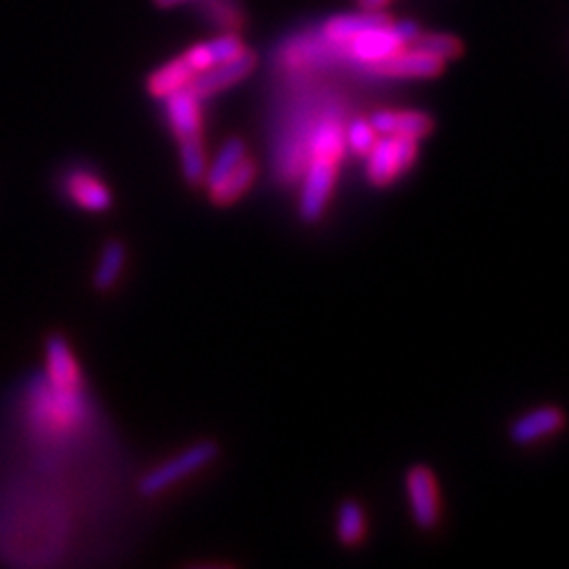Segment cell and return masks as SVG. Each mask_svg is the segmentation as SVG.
I'll return each instance as SVG.
<instances>
[{
	"mask_svg": "<svg viewBox=\"0 0 569 569\" xmlns=\"http://www.w3.org/2000/svg\"><path fill=\"white\" fill-rule=\"evenodd\" d=\"M86 415L84 399L78 391H62L50 383L38 385L32 397L29 420L38 435L58 439V435H72Z\"/></svg>",
	"mask_w": 569,
	"mask_h": 569,
	"instance_id": "cell-1",
	"label": "cell"
},
{
	"mask_svg": "<svg viewBox=\"0 0 569 569\" xmlns=\"http://www.w3.org/2000/svg\"><path fill=\"white\" fill-rule=\"evenodd\" d=\"M420 32L423 29L411 20H403V22L389 20L387 24L373 26V29H365L354 38H349L344 46L351 60H356L365 66H373L377 62L387 60L389 56H395V52H399L401 48L411 46Z\"/></svg>",
	"mask_w": 569,
	"mask_h": 569,
	"instance_id": "cell-2",
	"label": "cell"
},
{
	"mask_svg": "<svg viewBox=\"0 0 569 569\" xmlns=\"http://www.w3.org/2000/svg\"><path fill=\"white\" fill-rule=\"evenodd\" d=\"M417 159V138L411 135H385L377 138L365 155V179L375 187L395 183L403 171H409Z\"/></svg>",
	"mask_w": 569,
	"mask_h": 569,
	"instance_id": "cell-3",
	"label": "cell"
},
{
	"mask_svg": "<svg viewBox=\"0 0 569 569\" xmlns=\"http://www.w3.org/2000/svg\"><path fill=\"white\" fill-rule=\"evenodd\" d=\"M216 456H219V446L214 441L193 444L190 449L181 451L179 456L169 458L167 463H161L155 470L147 472L141 480L138 489L143 496H157L161 492H167L169 486L183 482L185 477H190V474H195L197 470L209 465Z\"/></svg>",
	"mask_w": 569,
	"mask_h": 569,
	"instance_id": "cell-4",
	"label": "cell"
},
{
	"mask_svg": "<svg viewBox=\"0 0 569 569\" xmlns=\"http://www.w3.org/2000/svg\"><path fill=\"white\" fill-rule=\"evenodd\" d=\"M337 167L340 159L325 155H308V167L304 173V185L300 195V216L306 223H316L332 197Z\"/></svg>",
	"mask_w": 569,
	"mask_h": 569,
	"instance_id": "cell-5",
	"label": "cell"
},
{
	"mask_svg": "<svg viewBox=\"0 0 569 569\" xmlns=\"http://www.w3.org/2000/svg\"><path fill=\"white\" fill-rule=\"evenodd\" d=\"M405 492H409L413 522L425 532L435 530L439 524V484L435 472L425 465H413L405 472Z\"/></svg>",
	"mask_w": 569,
	"mask_h": 569,
	"instance_id": "cell-6",
	"label": "cell"
},
{
	"mask_svg": "<svg viewBox=\"0 0 569 569\" xmlns=\"http://www.w3.org/2000/svg\"><path fill=\"white\" fill-rule=\"evenodd\" d=\"M254 70H256V52L247 48L242 56L221 64H214L207 72L197 74L187 88L193 90L199 100H207L209 95L238 86L240 81H245Z\"/></svg>",
	"mask_w": 569,
	"mask_h": 569,
	"instance_id": "cell-7",
	"label": "cell"
},
{
	"mask_svg": "<svg viewBox=\"0 0 569 569\" xmlns=\"http://www.w3.org/2000/svg\"><path fill=\"white\" fill-rule=\"evenodd\" d=\"M446 62L423 48H401L395 56L387 60L373 64L371 70L379 76H391V78H435L444 72Z\"/></svg>",
	"mask_w": 569,
	"mask_h": 569,
	"instance_id": "cell-8",
	"label": "cell"
},
{
	"mask_svg": "<svg viewBox=\"0 0 569 569\" xmlns=\"http://www.w3.org/2000/svg\"><path fill=\"white\" fill-rule=\"evenodd\" d=\"M565 423L567 417L558 405H538V409L526 411L510 425V441L514 446H532L541 439L558 435Z\"/></svg>",
	"mask_w": 569,
	"mask_h": 569,
	"instance_id": "cell-9",
	"label": "cell"
},
{
	"mask_svg": "<svg viewBox=\"0 0 569 569\" xmlns=\"http://www.w3.org/2000/svg\"><path fill=\"white\" fill-rule=\"evenodd\" d=\"M165 102H167V119L175 141L181 143L202 135V129H205V119H202V100L193 90L183 88L179 93L169 95Z\"/></svg>",
	"mask_w": 569,
	"mask_h": 569,
	"instance_id": "cell-10",
	"label": "cell"
},
{
	"mask_svg": "<svg viewBox=\"0 0 569 569\" xmlns=\"http://www.w3.org/2000/svg\"><path fill=\"white\" fill-rule=\"evenodd\" d=\"M46 363H48V383L62 391H78L81 389V373L78 363L72 354L70 344L62 337H50L46 347Z\"/></svg>",
	"mask_w": 569,
	"mask_h": 569,
	"instance_id": "cell-11",
	"label": "cell"
},
{
	"mask_svg": "<svg viewBox=\"0 0 569 569\" xmlns=\"http://www.w3.org/2000/svg\"><path fill=\"white\" fill-rule=\"evenodd\" d=\"M371 124L377 135H411V138H425L435 129V121L425 112L415 110H383L375 112Z\"/></svg>",
	"mask_w": 569,
	"mask_h": 569,
	"instance_id": "cell-12",
	"label": "cell"
},
{
	"mask_svg": "<svg viewBox=\"0 0 569 569\" xmlns=\"http://www.w3.org/2000/svg\"><path fill=\"white\" fill-rule=\"evenodd\" d=\"M64 190L78 207H84L86 211H107L112 207V195L107 185L88 171H72L66 175Z\"/></svg>",
	"mask_w": 569,
	"mask_h": 569,
	"instance_id": "cell-13",
	"label": "cell"
},
{
	"mask_svg": "<svg viewBox=\"0 0 569 569\" xmlns=\"http://www.w3.org/2000/svg\"><path fill=\"white\" fill-rule=\"evenodd\" d=\"M195 76L197 74L193 72V66L187 64V60L183 56H179V58L165 62L159 70H155L150 76H147V93H150L157 100H167L169 95L179 93L193 84Z\"/></svg>",
	"mask_w": 569,
	"mask_h": 569,
	"instance_id": "cell-14",
	"label": "cell"
},
{
	"mask_svg": "<svg viewBox=\"0 0 569 569\" xmlns=\"http://www.w3.org/2000/svg\"><path fill=\"white\" fill-rule=\"evenodd\" d=\"M389 17L383 15V10H361V12H351V15H337L330 17L328 22L323 24V36L332 40V44H347L349 38H354L356 34L373 29V26L387 24Z\"/></svg>",
	"mask_w": 569,
	"mask_h": 569,
	"instance_id": "cell-15",
	"label": "cell"
},
{
	"mask_svg": "<svg viewBox=\"0 0 569 569\" xmlns=\"http://www.w3.org/2000/svg\"><path fill=\"white\" fill-rule=\"evenodd\" d=\"M254 179H256V165L250 157H245L219 185H214L209 190V197L216 207L233 205V202H238L252 187Z\"/></svg>",
	"mask_w": 569,
	"mask_h": 569,
	"instance_id": "cell-16",
	"label": "cell"
},
{
	"mask_svg": "<svg viewBox=\"0 0 569 569\" xmlns=\"http://www.w3.org/2000/svg\"><path fill=\"white\" fill-rule=\"evenodd\" d=\"M124 266H126V247L121 245V242H107L93 276L95 288L100 292L112 290L119 282L121 274H124Z\"/></svg>",
	"mask_w": 569,
	"mask_h": 569,
	"instance_id": "cell-17",
	"label": "cell"
},
{
	"mask_svg": "<svg viewBox=\"0 0 569 569\" xmlns=\"http://www.w3.org/2000/svg\"><path fill=\"white\" fill-rule=\"evenodd\" d=\"M337 538L347 548L359 546L365 538V512L359 500H344L337 510Z\"/></svg>",
	"mask_w": 569,
	"mask_h": 569,
	"instance_id": "cell-18",
	"label": "cell"
},
{
	"mask_svg": "<svg viewBox=\"0 0 569 569\" xmlns=\"http://www.w3.org/2000/svg\"><path fill=\"white\" fill-rule=\"evenodd\" d=\"M247 157V145L242 138H230L223 143L221 153L216 155V159L207 167V175H205V183L211 190L214 185H219L226 175L233 171L242 159Z\"/></svg>",
	"mask_w": 569,
	"mask_h": 569,
	"instance_id": "cell-19",
	"label": "cell"
},
{
	"mask_svg": "<svg viewBox=\"0 0 569 569\" xmlns=\"http://www.w3.org/2000/svg\"><path fill=\"white\" fill-rule=\"evenodd\" d=\"M181 169L185 181L190 185H199L205 183V175H207V153H205V138L197 135V138H187L181 141Z\"/></svg>",
	"mask_w": 569,
	"mask_h": 569,
	"instance_id": "cell-20",
	"label": "cell"
},
{
	"mask_svg": "<svg viewBox=\"0 0 569 569\" xmlns=\"http://www.w3.org/2000/svg\"><path fill=\"white\" fill-rule=\"evenodd\" d=\"M205 15L214 20L221 32L240 34L245 26V12L233 0H205Z\"/></svg>",
	"mask_w": 569,
	"mask_h": 569,
	"instance_id": "cell-21",
	"label": "cell"
},
{
	"mask_svg": "<svg viewBox=\"0 0 569 569\" xmlns=\"http://www.w3.org/2000/svg\"><path fill=\"white\" fill-rule=\"evenodd\" d=\"M413 46L432 52V56L441 58L444 62L458 60L460 56H463V44H460V38L453 36V34H425V32H420L417 38L413 40Z\"/></svg>",
	"mask_w": 569,
	"mask_h": 569,
	"instance_id": "cell-22",
	"label": "cell"
},
{
	"mask_svg": "<svg viewBox=\"0 0 569 569\" xmlns=\"http://www.w3.org/2000/svg\"><path fill=\"white\" fill-rule=\"evenodd\" d=\"M377 141V131L371 124V121L365 119H354L349 124V129L344 131V143L354 150L359 157H365L371 153V147Z\"/></svg>",
	"mask_w": 569,
	"mask_h": 569,
	"instance_id": "cell-23",
	"label": "cell"
},
{
	"mask_svg": "<svg viewBox=\"0 0 569 569\" xmlns=\"http://www.w3.org/2000/svg\"><path fill=\"white\" fill-rule=\"evenodd\" d=\"M209 48H211L214 64H221V62L233 60V58L242 56V52L247 50V46L242 44L240 34H233V32H221L219 38L209 40Z\"/></svg>",
	"mask_w": 569,
	"mask_h": 569,
	"instance_id": "cell-24",
	"label": "cell"
},
{
	"mask_svg": "<svg viewBox=\"0 0 569 569\" xmlns=\"http://www.w3.org/2000/svg\"><path fill=\"white\" fill-rule=\"evenodd\" d=\"M183 58L187 60L190 66H193V72H195V74L207 72L209 66H214V58H211L209 40H207V44H197V46H193V48H187V50L183 52Z\"/></svg>",
	"mask_w": 569,
	"mask_h": 569,
	"instance_id": "cell-25",
	"label": "cell"
},
{
	"mask_svg": "<svg viewBox=\"0 0 569 569\" xmlns=\"http://www.w3.org/2000/svg\"><path fill=\"white\" fill-rule=\"evenodd\" d=\"M391 0H359V8L361 10H385Z\"/></svg>",
	"mask_w": 569,
	"mask_h": 569,
	"instance_id": "cell-26",
	"label": "cell"
},
{
	"mask_svg": "<svg viewBox=\"0 0 569 569\" xmlns=\"http://www.w3.org/2000/svg\"><path fill=\"white\" fill-rule=\"evenodd\" d=\"M153 3L161 10H171V8H179V5H185V3H195V0H153Z\"/></svg>",
	"mask_w": 569,
	"mask_h": 569,
	"instance_id": "cell-27",
	"label": "cell"
}]
</instances>
